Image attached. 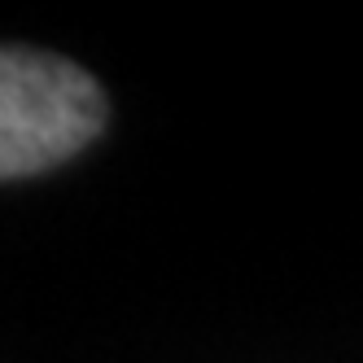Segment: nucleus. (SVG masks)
<instances>
[{"label":"nucleus","instance_id":"f257e3e1","mask_svg":"<svg viewBox=\"0 0 363 363\" xmlns=\"http://www.w3.org/2000/svg\"><path fill=\"white\" fill-rule=\"evenodd\" d=\"M106 92L84 66L27 44L0 53V175L31 179L106 132Z\"/></svg>","mask_w":363,"mask_h":363}]
</instances>
